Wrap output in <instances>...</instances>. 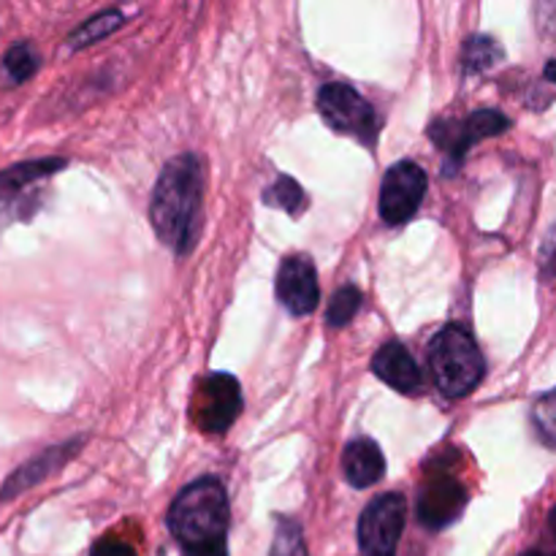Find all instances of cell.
I'll list each match as a JSON object with an SVG mask.
<instances>
[{"instance_id": "cell-6", "label": "cell", "mask_w": 556, "mask_h": 556, "mask_svg": "<svg viewBox=\"0 0 556 556\" xmlns=\"http://www.w3.org/2000/svg\"><path fill=\"white\" fill-rule=\"evenodd\" d=\"M407 503L402 494H380L364 508L358 521V548L364 556H396L405 532Z\"/></svg>"}, {"instance_id": "cell-1", "label": "cell", "mask_w": 556, "mask_h": 556, "mask_svg": "<svg viewBox=\"0 0 556 556\" xmlns=\"http://www.w3.org/2000/svg\"><path fill=\"white\" fill-rule=\"evenodd\" d=\"M204 177L193 152H182L163 166L150 199V223L157 239L177 255L195 248L201 231Z\"/></svg>"}, {"instance_id": "cell-21", "label": "cell", "mask_w": 556, "mask_h": 556, "mask_svg": "<svg viewBox=\"0 0 556 556\" xmlns=\"http://www.w3.org/2000/svg\"><path fill=\"white\" fill-rule=\"evenodd\" d=\"M532 424H535V432L548 448H556V391L541 396L535 402V410H532Z\"/></svg>"}, {"instance_id": "cell-5", "label": "cell", "mask_w": 556, "mask_h": 556, "mask_svg": "<svg viewBox=\"0 0 556 556\" xmlns=\"http://www.w3.org/2000/svg\"><path fill=\"white\" fill-rule=\"evenodd\" d=\"M65 168L63 157H41V161H25L0 172V233L20 217L33 212L30 201L43 179Z\"/></svg>"}, {"instance_id": "cell-17", "label": "cell", "mask_w": 556, "mask_h": 556, "mask_svg": "<svg viewBox=\"0 0 556 556\" xmlns=\"http://www.w3.org/2000/svg\"><path fill=\"white\" fill-rule=\"evenodd\" d=\"M38 65H41V54L36 52V47L27 41L14 43L9 52L3 54V74L9 76L11 85H22L30 76H36Z\"/></svg>"}, {"instance_id": "cell-9", "label": "cell", "mask_w": 556, "mask_h": 556, "mask_svg": "<svg viewBox=\"0 0 556 556\" xmlns=\"http://www.w3.org/2000/svg\"><path fill=\"white\" fill-rule=\"evenodd\" d=\"M242 413V386L233 375L217 372L201 383L195 424L206 434H223Z\"/></svg>"}, {"instance_id": "cell-8", "label": "cell", "mask_w": 556, "mask_h": 556, "mask_svg": "<svg viewBox=\"0 0 556 556\" xmlns=\"http://www.w3.org/2000/svg\"><path fill=\"white\" fill-rule=\"evenodd\" d=\"M510 119L500 109H478L465 119H438L429 128V139L438 141L454 161V168H459L462 157L467 155L472 144L489 139V136L505 134Z\"/></svg>"}, {"instance_id": "cell-13", "label": "cell", "mask_w": 556, "mask_h": 556, "mask_svg": "<svg viewBox=\"0 0 556 556\" xmlns=\"http://www.w3.org/2000/svg\"><path fill=\"white\" fill-rule=\"evenodd\" d=\"M372 372L378 375L383 383H389L391 389L400 391V394H418L424 386V375L418 369L416 358L407 353V348L402 342H386L372 358Z\"/></svg>"}, {"instance_id": "cell-14", "label": "cell", "mask_w": 556, "mask_h": 556, "mask_svg": "<svg viewBox=\"0 0 556 556\" xmlns=\"http://www.w3.org/2000/svg\"><path fill=\"white\" fill-rule=\"evenodd\" d=\"M342 472L353 489L375 486L386 476V456L369 438H356L342 451Z\"/></svg>"}, {"instance_id": "cell-2", "label": "cell", "mask_w": 556, "mask_h": 556, "mask_svg": "<svg viewBox=\"0 0 556 556\" xmlns=\"http://www.w3.org/2000/svg\"><path fill=\"white\" fill-rule=\"evenodd\" d=\"M168 530L182 556H228V494L217 478H201L179 492L168 510Z\"/></svg>"}, {"instance_id": "cell-3", "label": "cell", "mask_w": 556, "mask_h": 556, "mask_svg": "<svg viewBox=\"0 0 556 556\" xmlns=\"http://www.w3.org/2000/svg\"><path fill=\"white\" fill-rule=\"evenodd\" d=\"M429 367L434 383L448 400L472 394L483 380V353L465 326H445L429 342Z\"/></svg>"}, {"instance_id": "cell-12", "label": "cell", "mask_w": 556, "mask_h": 556, "mask_svg": "<svg viewBox=\"0 0 556 556\" xmlns=\"http://www.w3.org/2000/svg\"><path fill=\"white\" fill-rule=\"evenodd\" d=\"M81 443H85L81 438L68 440V443L54 445V448H47L43 454L33 456L30 462H25L20 470H14L9 478H5L3 489H0V503H9V500L20 497L22 492L38 486V483L47 481L49 476H54L58 470H63V465H68V462L74 459L76 451L81 448Z\"/></svg>"}, {"instance_id": "cell-15", "label": "cell", "mask_w": 556, "mask_h": 556, "mask_svg": "<svg viewBox=\"0 0 556 556\" xmlns=\"http://www.w3.org/2000/svg\"><path fill=\"white\" fill-rule=\"evenodd\" d=\"M123 22H125L123 14H119L117 9L101 11V14L90 16L85 25H79L74 33H71L68 47L71 49H85V47H90V43H98L101 38L112 36L117 27H123Z\"/></svg>"}, {"instance_id": "cell-4", "label": "cell", "mask_w": 556, "mask_h": 556, "mask_svg": "<svg viewBox=\"0 0 556 556\" xmlns=\"http://www.w3.org/2000/svg\"><path fill=\"white\" fill-rule=\"evenodd\" d=\"M318 109L320 117L326 119L331 130L351 139L362 141V144H375L380 130V119L375 114L372 103L367 98L358 96L351 85H326L318 92Z\"/></svg>"}, {"instance_id": "cell-16", "label": "cell", "mask_w": 556, "mask_h": 556, "mask_svg": "<svg viewBox=\"0 0 556 556\" xmlns=\"http://www.w3.org/2000/svg\"><path fill=\"white\" fill-rule=\"evenodd\" d=\"M264 204L299 217L304 212V206H307V195H304L302 185H299L296 179L288 177V174H280V177L275 179V185H269V188L264 190Z\"/></svg>"}, {"instance_id": "cell-26", "label": "cell", "mask_w": 556, "mask_h": 556, "mask_svg": "<svg viewBox=\"0 0 556 556\" xmlns=\"http://www.w3.org/2000/svg\"><path fill=\"white\" fill-rule=\"evenodd\" d=\"M525 556H543V554H538V552H530V554H525Z\"/></svg>"}, {"instance_id": "cell-24", "label": "cell", "mask_w": 556, "mask_h": 556, "mask_svg": "<svg viewBox=\"0 0 556 556\" xmlns=\"http://www.w3.org/2000/svg\"><path fill=\"white\" fill-rule=\"evenodd\" d=\"M546 79H552L556 85V60H552V63L546 65Z\"/></svg>"}, {"instance_id": "cell-22", "label": "cell", "mask_w": 556, "mask_h": 556, "mask_svg": "<svg viewBox=\"0 0 556 556\" xmlns=\"http://www.w3.org/2000/svg\"><path fill=\"white\" fill-rule=\"evenodd\" d=\"M541 269L546 277L556 275V226L546 233V242L541 248Z\"/></svg>"}, {"instance_id": "cell-20", "label": "cell", "mask_w": 556, "mask_h": 556, "mask_svg": "<svg viewBox=\"0 0 556 556\" xmlns=\"http://www.w3.org/2000/svg\"><path fill=\"white\" fill-rule=\"evenodd\" d=\"M269 556H309L307 543H304L302 527L293 519H280L275 530V541H271Z\"/></svg>"}, {"instance_id": "cell-23", "label": "cell", "mask_w": 556, "mask_h": 556, "mask_svg": "<svg viewBox=\"0 0 556 556\" xmlns=\"http://www.w3.org/2000/svg\"><path fill=\"white\" fill-rule=\"evenodd\" d=\"M90 556H136V552L134 546H128V543L106 538V541H98L96 546H92Z\"/></svg>"}, {"instance_id": "cell-19", "label": "cell", "mask_w": 556, "mask_h": 556, "mask_svg": "<svg viewBox=\"0 0 556 556\" xmlns=\"http://www.w3.org/2000/svg\"><path fill=\"white\" fill-rule=\"evenodd\" d=\"M362 309V291L356 286H345L331 296L329 309H326V324L334 326V329H342V326L351 324L353 318Z\"/></svg>"}, {"instance_id": "cell-7", "label": "cell", "mask_w": 556, "mask_h": 556, "mask_svg": "<svg viewBox=\"0 0 556 556\" xmlns=\"http://www.w3.org/2000/svg\"><path fill=\"white\" fill-rule=\"evenodd\" d=\"M427 195V172L413 161H400L380 185V217L389 226H405L421 210Z\"/></svg>"}, {"instance_id": "cell-25", "label": "cell", "mask_w": 556, "mask_h": 556, "mask_svg": "<svg viewBox=\"0 0 556 556\" xmlns=\"http://www.w3.org/2000/svg\"><path fill=\"white\" fill-rule=\"evenodd\" d=\"M548 521H552V530L556 532V508L552 510V519H548Z\"/></svg>"}, {"instance_id": "cell-18", "label": "cell", "mask_w": 556, "mask_h": 556, "mask_svg": "<svg viewBox=\"0 0 556 556\" xmlns=\"http://www.w3.org/2000/svg\"><path fill=\"white\" fill-rule=\"evenodd\" d=\"M503 58V49L494 38L489 36H472L465 43V52H462V65H465L467 74H481L489 71L492 65H497V60Z\"/></svg>"}, {"instance_id": "cell-11", "label": "cell", "mask_w": 556, "mask_h": 556, "mask_svg": "<svg viewBox=\"0 0 556 556\" xmlns=\"http://www.w3.org/2000/svg\"><path fill=\"white\" fill-rule=\"evenodd\" d=\"M465 505L467 489L456 478L438 476L424 486L416 505V514L421 519V525L429 527V530H445V527L459 519Z\"/></svg>"}, {"instance_id": "cell-10", "label": "cell", "mask_w": 556, "mask_h": 556, "mask_svg": "<svg viewBox=\"0 0 556 556\" xmlns=\"http://www.w3.org/2000/svg\"><path fill=\"white\" fill-rule=\"evenodd\" d=\"M277 299L291 315H309L320 304L318 271L309 255H288L277 269Z\"/></svg>"}]
</instances>
